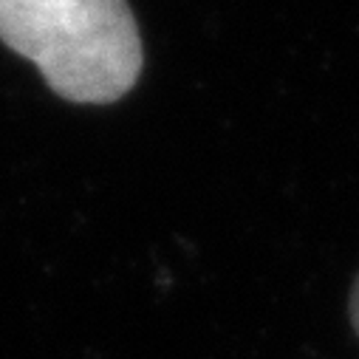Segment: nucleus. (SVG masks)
Segmentation results:
<instances>
[{"label": "nucleus", "mask_w": 359, "mask_h": 359, "mask_svg": "<svg viewBox=\"0 0 359 359\" xmlns=\"http://www.w3.org/2000/svg\"><path fill=\"white\" fill-rule=\"evenodd\" d=\"M351 325H353V331L359 337V278H356L353 292H351Z\"/></svg>", "instance_id": "obj_2"}, {"label": "nucleus", "mask_w": 359, "mask_h": 359, "mask_svg": "<svg viewBox=\"0 0 359 359\" xmlns=\"http://www.w3.org/2000/svg\"><path fill=\"white\" fill-rule=\"evenodd\" d=\"M0 40L79 105L122 100L144 62L128 0H0Z\"/></svg>", "instance_id": "obj_1"}]
</instances>
